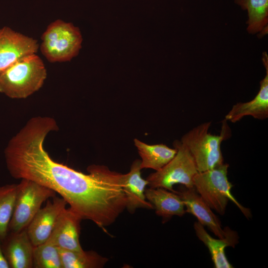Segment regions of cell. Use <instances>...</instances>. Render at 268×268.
Masks as SVG:
<instances>
[{"mask_svg":"<svg viewBox=\"0 0 268 268\" xmlns=\"http://www.w3.org/2000/svg\"><path fill=\"white\" fill-rule=\"evenodd\" d=\"M3 254L9 268H32L34 246L26 229L18 232L8 231L1 241Z\"/></svg>","mask_w":268,"mask_h":268,"instance_id":"obj_13","label":"cell"},{"mask_svg":"<svg viewBox=\"0 0 268 268\" xmlns=\"http://www.w3.org/2000/svg\"><path fill=\"white\" fill-rule=\"evenodd\" d=\"M145 196L156 214L165 220L174 215L182 216L186 213L185 204L177 192L162 188H149L145 189Z\"/></svg>","mask_w":268,"mask_h":268,"instance_id":"obj_15","label":"cell"},{"mask_svg":"<svg viewBox=\"0 0 268 268\" xmlns=\"http://www.w3.org/2000/svg\"><path fill=\"white\" fill-rule=\"evenodd\" d=\"M60 249L63 268H101L107 263V258L95 251Z\"/></svg>","mask_w":268,"mask_h":268,"instance_id":"obj_19","label":"cell"},{"mask_svg":"<svg viewBox=\"0 0 268 268\" xmlns=\"http://www.w3.org/2000/svg\"><path fill=\"white\" fill-rule=\"evenodd\" d=\"M82 219L70 207L66 208L59 216L47 241L59 249L81 251L80 223Z\"/></svg>","mask_w":268,"mask_h":268,"instance_id":"obj_11","label":"cell"},{"mask_svg":"<svg viewBox=\"0 0 268 268\" xmlns=\"http://www.w3.org/2000/svg\"><path fill=\"white\" fill-rule=\"evenodd\" d=\"M47 77V70L36 54L26 56L0 74V93L12 99L26 98L39 90Z\"/></svg>","mask_w":268,"mask_h":268,"instance_id":"obj_2","label":"cell"},{"mask_svg":"<svg viewBox=\"0 0 268 268\" xmlns=\"http://www.w3.org/2000/svg\"><path fill=\"white\" fill-rule=\"evenodd\" d=\"M67 204L63 198L56 196L52 201L48 200L46 205L36 213L26 228L34 247L48 240L59 216Z\"/></svg>","mask_w":268,"mask_h":268,"instance_id":"obj_9","label":"cell"},{"mask_svg":"<svg viewBox=\"0 0 268 268\" xmlns=\"http://www.w3.org/2000/svg\"><path fill=\"white\" fill-rule=\"evenodd\" d=\"M243 10H247V30L250 34L258 32L263 36L268 33V0H234Z\"/></svg>","mask_w":268,"mask_h":268,"instance_id":"obj_18","label":"cell"},{"mask_svg":"<svg viewBox=\"0 0 268 268\" xmlns=\"http://www.w3.org/2000/svg\"><path fill=\"white\" fill-rule=\"evenodd\" d=\"M0 268H9L8 264L3 254L0 240Z\"/></svg>","mask_w":268,"mask_h":268,"instance_id":"obj_22","label":"cell"},{"mask_svg":"<svg viewBox=\"0 0 268 268\" xmlns=\"http://www.w3.org/2000/svg\"><path fill=\"white\" fill-rule=\"evenodd\" d=\"M176 192L180 195L185 204L186 212L195 216L199 222L207 226L218 238H225L232 232V230L228 227L222 228L218 218L194 187L188 188L184 186Z\"/></svg>","mask_w":268,"mask_h":268,"instance_id":"obj_10","label":"cell"},{"mask_svg":"<svg viewBox=\"0 0 268 268\" xmlns=\"http://www.w3.org/2000/svg\"><path fill=\"white\" fill-rule=\"evenodd\" d=\"M58 130L55 120L35 117L9 141L4 151L7 169L14 179H25L59 194L82 219L104 231L126 209L123 174L92 165L88 174L53 160L44 147L48 134Z\"/></svg>","mask_w":268,"mask_h":268,"instance_id":"obj_1","label":"cell"},{"mask_svg":"<svg viewBox=\"0 0 268 268\" xmlns=\"http://www.w3.org/2000/svg\"><path fill=\"white\" fill-rule=\"evenodd\" d=\"M17 184L0 186V240L8 232V225L12 215Z\"/></svg>","mask_w":268,"mask_h":268,"instance_id":"obj_20","label":"cell"},{"mask_svg":"<svg viewBox=\"0 0 268 268\" xmlns=\"http://www.w3.org/2000/svg\"><path fill=\"white\" fill-rule=\"evenodd\" d=\"M211 122L202 123L184 134L181 142L192 156L198 172L217 167L223 163L221 144L226 138V129L220 135L209 133Z\"/></svg>","mask_w":268,"mask_h":268,"instance_id":"obj_4","label":"cell"},{"mask_svg":"<svg viewBox=\"0 0 268 268\" xmlns=\"http://www.w3.org/2000/svg\"><path fill=\"white\" fill-rule=\"evenodd\" d=\"M140 160L132 164L130 171L123 174V190L127 199L126 208L133 213L137 208L153 209L145 196L148 182L141 176Z\"/></svg>","mask_w":268,"mask_h":268,"instance_id":"obj_14","label":"cell"},{"mask_svg":"<svg viewBox=\"0 0 268 268\" xmlns=\"http://www.w3.org/2000/svg\"><path fill=\"white\" fill-rule=\"evenodd\" d=\"M33 268H63L60 249L49 241L34 247Z\"/></svg>","mask_w":268,"mask_h":268,"instance_id":"obj_21","label":"cell"},{"mask_svg":"<svg viewBox=\"0 0 268 268\" xmlns=\"http://www.w3.org/2000/svg\"><path fill=\"white\" fill-rule=\"evenodd\" d=\"M194 228L198 238L207 247L215 268H233L225 255V249L229 246L234 247L237 243L238 237L236 232L232 230L225 238L215 239L212 237L206 232L204 226L198 221L194 223Z\"/></svg>","mask_w":268,"mask_h":268,"instance_id":"obj_16","label":"cell"},{"mask_svg":"<svg viewBox=\"0 0 268 268\" xmlns=\"http://www.w3.org/2000/svg\"><path fill=\"white\" fill-rule=\"evenodd\" d=\"M262 60L266 67V74L260 81L258 93L250 101L238 102L234 105L226 115L225 120L234 123L248 116L258 120L268 118V56L266 52L263 53Z\"/></svg>","mask_w":268,"mask_h":268,"instance_id":"obj_12","label":"cell"},{"mask_svg":"<svg viewBox=\"0 0 268 268\" xmlns=\"http://www.w3.org/2000/svg\"><path fill=\"white\" fill-rule=\"evenodd\" d=\"M40 50L50 62H65L76 56L81 48L79 29L58 19L51 23L41 37Z\"/></svg>","mask_w":268,"mask_h":268,"instance_id":"obj_5","label":"cell"},{"mask_svg":"<svg viewBox=\"0 0 268 268\" xmlns=\"http://www.w3.org/2000/svg\"><path fill=\"white\" fill-rule=\"evenodd\" d=\"M134 143L141 158L140 168H150L158 171L176 155V148H171L163 144L150 145L134 139Z\"/></svg>","mask_w":268,"mask_h":268,"instance_id":"obj_17","label":"cell"},{"mask_svg":"<svg viewBox=\"0 0 268 268\" xmlns=\"http://www.w3.org/2000/svg\"><path fill=\"white\" fill-rule=\"evenodd\" d=\"M17 184L12 215L8 231L18 232L26 228L42 204L56 196L51 189L32 180L22 179Z\"/></svg>","mask_w":268,"mask_h":268,"instance_id":"obj_6","label":"cell"},{"mask_svg":"<svg viewBox=\"0 0 268 268\" xmlns=\"http://www.w3.org/2000/svg\"><path fill=\"white\" fill-rule=\"evenodd\" d=\"M229 164L223 163L213 169L198 172L193 179V185L206 204L220 215H223L229 201H231L248 218L250 209L242 205L233 196V187L227 177Z\"/></svg>","mask_w":268,"mask_h":268,"instance_id":"obj_3","label":"cell"},{"mask_svg":"<svg viewBox=\"0 0 268 268\" xmlns=\"http://www.w3.org/2000/svg\"><path fill=\"white\" fill-rule=\"evenodd\" d=\"M175 156L163 167L147 177L150 188H162L173 192L174 185L194 187L193 179L198 173L194 160L188 148L180 141L174 142Z\"/></svg>","mask_w":268,"mask_h":268,"instance_id":"obj_7","label":"cell"},{"mask_svg":"<svg viewBox=\"0 0 268 268\" xmlns=\"http://www.w3.org/2000/svg\"><path fill=\"white\" fill-rule=\"evenodd\" d=\"M37 40L4 26L0 28V74L22 58L36 54Z\"/></svg>","mask_w":268,"mask_h":268,"instance_id":"obj_8","label":"cell"}]
</instances>
